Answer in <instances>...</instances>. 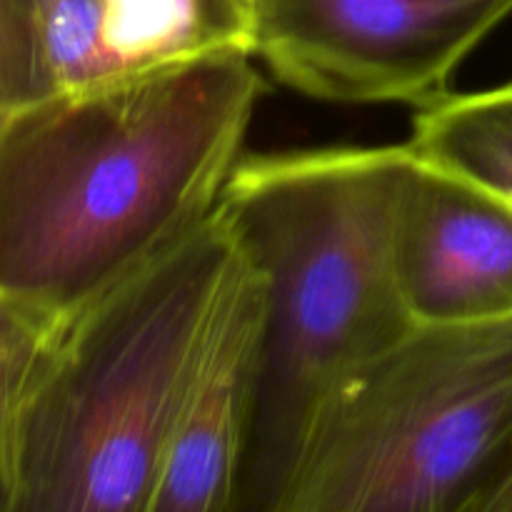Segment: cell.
I'll return each mask as SVG.
<instances>
[{
    "mask_svg": "<svg viewBox=\"0 0 512 512\" xmlns=\"http://www.w3.org/2000/svg\"><path fill=\"white\" fill-rule=\"evenodd\" d=\"M263 88L220 48L0 115V303L68 318L200 228Z\"/></svg>",
    "mask_w": 512,
    "mask_h": 512,
    "instance_id": "cell-1",
    "label": "cell"
},
{
    "mask_svg": "<svg viewBox=\"0 0 512 512\" xmlns=\"http://www.w3.org/2000/svg\"><path fill=\"white\" fill-rule=\"evenodd\" d=\"M235 258L218 208L68 318L0 303V512H148Z\"/></svg>",
    "mask_w": 512,
    "mask_h": 512,
    "instance_id": "cell-2",
    "label": "cell"
},
{
    "mask_svg": "<svg viewBox=\"0 0 512 512\" xmlns=\"http://www.w3.org/2000/svg\"><path fill=\"white\" fill-rule=\"evenodd\" d=\"M408 145L245 155L225 188L240 250L265 278L233 512H268L345 380L418 330L393 233Z\"/></svg>",
    "mask_w": 512,
    "mask_h": 512,
    "instance_id": "cell-3",
    "label": "cell"
},
{
    "mask_svg": "<svg viewBox=\"0 0 512 512\" xmlns=\"http://www.w3.org/2000/svg\"><path fill=\"white\" fill-rule=\"evenodd\" d=\"M512 470V320L418 328L350 375L268 512H473Z\"/></svg>",
    "mask_w": 512,
    "mask_h": 512,
    "instance_id": "cell-4",
    "label": "cell"
},
{
    "mask_svg": "<svg viewBox=\"0 0 512 512\" xmlns=\"http://www.w3.org/2000/svg\"><path fill=\"white\" fill-rule=\"evenodd\" d=\"M510 15L512 0H253V55L313 100L423 108Z\"/></svg>",
    "mask_w": 512,
    "mask_h": 512,
    "instance_id": "cell-5",
    "label": "cell"
},
{
    "mask_svg": "<svg viewBox=\"0 0 512 512\" xmlns=\"http://www.w3.org/2000/svg\"><path fill=\"white\" fill-rule=\"evenodd\" d=\"M393 265L415 328L512 320V200L413 153Z\"/></svg>",
    "mask_w": 512,
    "mask_h": 512,
    "instance_id": "cell-6",
    "label": "cell"
},
{
    "mask_svg": "<svg viewBox=\"0 0 512 512\" xmlns=\"http://www.w3.org/2000/svg\"><path fill=\"white\" fill-rule=\"evenodd\" d=\"M265 278L240 250L200 345L148 512H233Z\"/></svg>",
    "mask_w": 512,
    "mask_h": 512,
    "instance_id": "cell-7",
    "label": "cell"
},
{
    "mask_svg": "<svg viewBox=\"0 0 512 512\" xmlns=\"http://www.w3.org/2000/svg\"><path fill=\"white\" fill-rule=\"evenodd\" d=\"M123 73L105 0H0V115Z\"/></svg>",
    "mask_w": 512,
    "mask_h": 512,
    "instance_id": "cell-8",
    "label": "cell"
},
{
    "mask_svg": "<svg viewBox=\"0 0 512 512\" xmlns=\"http://www.w3.org/2000/svg\"><path fill=\"white\" fill-rule=\"evenodd\" d=\"M410 150L512 200V83L448 93L418 108Z\"/></svg>",
    "mask_w": 512,
    "mask_h": 512,
    "instance_id": "cell-9",
    "label": "cell"
},
{
    "mask_svg": "<svg viewBox=\"0 0 512 512\" xmlns=\"http://www.w3.org/2000/svg\"><path fill=\"white\" fill-rule=\"evenodd\" d=\"M130 70L220 48L253 50V0H105Z\"/></svg>",
    "mask_w": 512,
    "mask_h": 512,
    "instance_id": "cell-10",
    "label": "cell"
},
{
    "mask_svg": "<svg viewBox=\"0 0 512 512\" xmlns=\"http://www.w3.org/2000/svg\"><path fill=\"white\" fill-rule=\"evenodd\" d=\"M473 512H512V470Z\"/></svg>",
    "mask_w": 512,
    "mask_h": 512,
    "instance_id": "cell-11",
    "label": "cell"
}]
</instances>
